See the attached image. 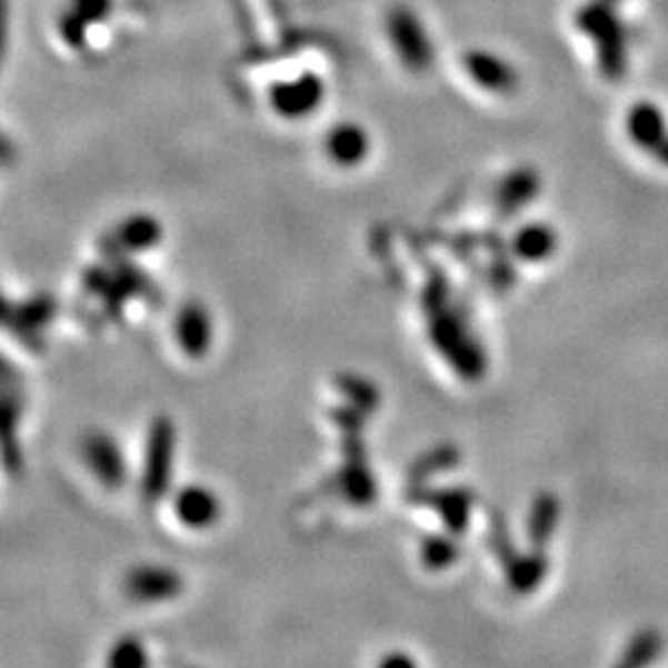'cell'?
I'll return each mask as SVG.
<instances>
[{
	"mask_svg": "<svg viewBox=\"0 0 668 668\" xmlns=\"http://www.w3.org/2000/svg\"><path fill=\"white\" fill-rule=\"evenodd\" d=\"M575 26L595 46L597 64L609 82L624 80L629 70V30L609 0H587L577 10Z\"/></svg>",
	"mask_w": 668,
	"mask_h": 668,
	"instance_id": "1",
	"label": "cell"
},
{
	"mask_svg": "<svg viewBox=\"0 0 668 668\" xmlns=\"http://www.w3.org/2000/svg\"><path fill=\"white\" fill-rule=\"evenodd\" d=\"M171 512L181 528L203 532L223 518V500L211 486L189 483L177 490L171 500Z\"/></svg>",
	"mask_w": 668,
	"mask_h": 668,
	"instance_id": "3",
	"label": "cell"
},
{
	"mask_svg": "<svg viewBox=\"0 0 668 668\" xmlns=\"http://www.w3.org/2000/svg\"><path fill=\"white\" fill-rule=\"evenodd\" d=\"M555 246H557V238L552 233V228H547L545 223L525 226L518 233V238H515V253L530 262H542L550 258Z\"/></svg>",
	"mask_w": 668,
	"mask_h": 668,
	"instance_id": "11",
	"label": "cell"
},
{
	"mask_svg": "<svg viewBox=\"0 0 668 668\" xmlns=\"http://www.w3.org/2000/svg\"><path fill=\"white\" fill-rule=\"evenodd\" d=\"M173 339H177L181 355L186 357L201 359L208 355V349L213 345V317L206 305H183L177 320H173Z\"/></svg>",
	"mask_w": 668,
	"mask_h": 668,
	"instance_id": "6",
	"label": "cell"
},
{
	"mask_svg": "<svg viewBox=\"0 0 668 668\" xmlns=\"http://www.w3.org/2000/svg\"><path fill=\"white\" fill-rule=\"evenodd\" d=\"M127 595L137 601H169L181 591V577L171 567L139 565L127 575Z\"/></svg>",
	"mask_w": 668,
	"mask_h": 668,
	"instance_id": "7",
	"label": "cell"
},
{
	"mask_svg": "<svg viewBox=\"0 0 668 668\" xmlns=\"http://www.w3.org/2000/svg\"><path fill=\"white\" fill-rule=\"evenodd\" d=\"M627 131L634 144L651 151V154L668 139L666 117L654 102H639L629 109Z\"/></svg>",
	"mask_w": 668,
	"mask_h": 668,
	"instance_id": "10",
	"label": "cell"
},
{
	"mask_svg": "<svg viewBox=\"0 0 668 668\" xmlns=\"http://www.w3.org/2000/svg\"><path fill=\"white\" fill-rule=\"evenodd\" d=\"M325 102V82L305 72L290 82H278L270 90V104L282 119H305Z\"/></svg>",
	"mask_w": 668,
	"mask_h": 668,
	"instance_id": "4",
	"label": "cell"
},
{
	"mask_svg": "<svg viewBox=\"0 0 668 668\" xmlns=\"http://www.w3.org/2000/svg\"><path fill=\"white\" fill-rule=\"evenodd\" d=\"M109 666H141L147 664V651L141 649V644L134 639H122L112 646V656H109Z\"/></svg>",
	"mask_w": 668,
	"mask_h": 668,
	"instance_id": "13",
	"label": "cell"
},
{
	"mask_svg": "<svg viewBox=\"0 0 668 668\" xmlns=\"http://www.w3.org/2000/svg\"><path fill=\"white\" fill-rule=\"evenodd\" d=\"M325 151L332 163L342 169H355L359 163H365L369 157V134L365 127L355 122H342L335 124L327 131L325 139Z\"/></svg>",
	"mask_w": 668,
	"mask_h": 668,
	"instance_id": "8",
	"label": "cell"
},
{
	"mask_svg": "<svg viewBox=\"0 0 668 668\" xmlns=\"http://www.w3.org/2000/svg\"><path fill=\"white\" fill-rule=\"evenodd\" d=\"M8 0H0V48H3V30H6V20H8Z\"/></svg>",
	"mask_w": 668,
	"mask_h": 668,
	"instance_id": "14",
	"label": "cell"
},
{
	"mask_svg": "<svg viewBox=\"0 0 668 668\" xmlns=\"http://www.w3.org/2000/svg\"><path fill=\"white\" fill-rule=\"evenodd\" d=\"M609 3H615V6H619V3H621V0H609Z\"/></svg>",
	"mask_w": 668,
	"mask_h": 668,
	"instance_id": "15",
	"label": "cell"
},
{
	"mask_svg": "<svg viewBox=\"0 0 668 668\" xmlns=\"http://www.w3.org/2000/svg\"><path fill=\"white\" fill-rule=\"evenodd\" d=\"M463 68L468 78L478 87L496 94H510L518 90L520 74L512 64L490 50H468L463 54Z\"/></svg>",
	"mask_w": 668,
	"mask_h": 668,
	"instance_id": "5",
	"label": "cell"
},
{
	"mask_svg": "<svg viewBox=\"0 0 668 668\" xmlns=\"http://www.w3.org/2000/svg\"><path fill=\"white\" fill-rule=\"evenodd\" d=\"M109 8H112V0H72V10L70 16H74L90 28L92 23H100V20L107 18Z\"/></svg>",
	"mask_w": 668,
	"mask_h": 668,
	"instance_id": "12",
	"label": "cell"
},
{
	"mask_svg": "<svg viewBox=\"0 0 668 668\" xmlns=\"http://www.w3.org/2000/svg\"><path fill=\"white\" fill-rule=\"evenodd\" d=\"M387 36L399 62L413 74H423L433 68L436 48L423 20L409 6H393L387 13Z\"/></svg>",
	"mask_w": 668,
	"mask_h": 668,
	"instance_id": "2",
	"label": "cell"
},
{
	"mask_svg": "<svg viewBox=\"0 0 668 668\" xmlns=\"http://www.w3.org/2000/svg\"><path fill=\"white\" fill-rule=\"evenodd\" d=\"M82 456H84L87 466H90V473L100 480L102 486L114 488L122 483L124 466H122V453H119V446L114 443V438L90 436L87 438V443L82 446Z\"/></svg>",
	"mask_w": 668,
	"mask_h": 668,
	"instance_id": "9",
	"label": "cell"
}]
</instances>
